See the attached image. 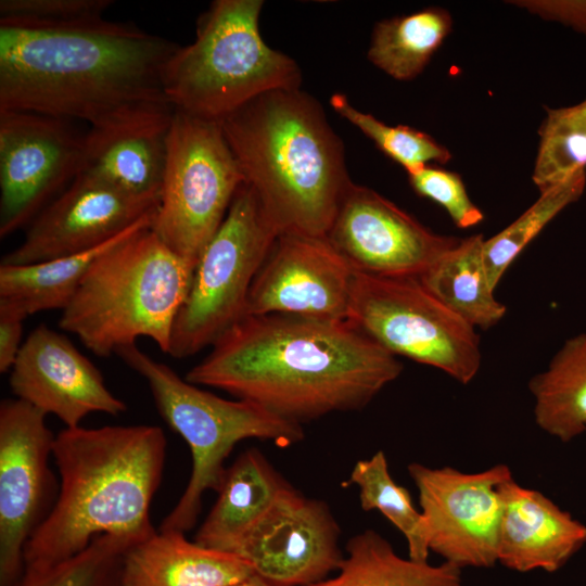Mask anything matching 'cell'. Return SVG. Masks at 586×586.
<instances>
[{
    "label": "cell",
    "mask_w": 586,
    "mask_h": 586,
    "mask_svg": "<svg viewBox=\"0 0 586 586\" xmlns=\"http://www.w3.org/2000/svg\"><path fill=\"white\" fill-rule=\"evenodd\" d=\"M402 370L349 319L246 315L184 379L302 424L361 409Z\"/></svg>",
    "instance_id": "6da1fadb"
},
{
    "label": "cell",
    "mask_w": 586,
    "mask_h": 586,
    "mask_svg": "<svg viewBox=\"0 0 586 586\" xmlns=\"http://www.w3.org/2000/svg\"><path fill=\"white\" fill-rule=\"evenodd\" d=\"M178 46L104 17L47 26L0 23V111L101 127L174 109L163 74Z\"/></svg>",
    "instance_id": "7a4b0ae2"
},
{
    "label": "cell",
    "mask_w": 586,
    "mask_h": 586,
    "mask_svg": "<svg viewBox=\"0 0 586 586\" xmlns=\"http://www.w3.org/2000/svg\"><path fill=\"white\" fill-rule=\"evenodd\" d=\"M166 437L156 425L65 428L55 435L56 501L28 540L24 574L42 573L100 535L142 542L153 534L150 506L161 484Z\"/></svg>",
    "instance_id": "3957f363"
},
{
    "label": "cell",
    "mask_w": 586,
    "mask_h": 586,
    "mask_svg": "<svg viewBox=\"0 0 586 586\" xmlns=\"http://www.w3.org/2000/svg\"><path fill=\"white\" fill-rule=\"evenodd\" d=\"M219 124L278 234L327 235L353 181L321 104L301 88L276 89Z\"/></svg>",
    "instance_id": "277c9868"
},
{
    "label": "cell",
    "mask_w": 586,
    "mask_h": 586,
    "mask_svg": "<svg viewBox=\"0 0 586 586\" xmlns=\"http://www.w3.org/2000/svg\"><path fill=\"white\" fill-rule=\"evenodd\" d=\"M193 273L151 228L143 229L93 262L62 310L60 328L100 357L136 344L139 337L152 340L168 354Z\"/></svg>",
    "instance_id": "5b68a950"
},
{
    "label": "cell",
    "mask_w": 586,
    "mask_h": 586,
    "mask_svg": "<svg viewBox=\"0 0 586 586\" xmlns=\"http://www.w3.org/2000/svg\"><path fill=\"white\" fill-rule=\"evenodd\" d=\"M262 0H215L199 17L192 43L178 46L163 87L175 110L219 122L254 98L300 89L302 73L259 31Z\"/></svg>",
    "instance_id": "8992f818"
},
{
    "label": "cell",
    "mask_w": 586,
    "mask_h": 586,
    "mask_svg": "<svg viewBox=\"0 0 586 586\" xmlns=\"http://www.w3.org/2000/svg\"><path fill=\"white\" fill-rule=\"evenodd\" d=\"M115 354L148 383L158 413L188 444L192 472L184 492L160 525V532L190 531L201 513L207 491L217 492L225 461L246 438L272 441L286 447L304 437L302 424L282 419L244 399H226L179 377L137 344Z\"/></svg>",
    "instance_id": "52a82bcc"
},
{
    "label": "cell",
    "mask_w": 586,
    "mask_h": 586,
    "mask_svg": "<svg viewBox=\"0 0 586 586\" xmlns=\"http://www.w3.org/2000/svg\"><path fill=\"white\" fill-rule=\"evenodd\" d=\"M243 182L219 122L174 110L152 232L194 272Z\"/></svg>",
    "instance_id": "ba28073f"
},
{
    "label": "cell",
    "mask_w": 586,
    "mask_h": 586,
    "mask_svg": "<svg viewBox=\"0 0 586 586\" xmlns=\"http://www.w3.org/2000/svg\"><path fill=\"white\" fill-rule=\"evenodd\" d=\"M278 235L254 190L243 182L198 262L167 355L193 356L247 315L252 283Z\"/></svg>",
    "instance_id": "9c48e42d"
},
{
    "label": "cell",
    "mask_w": 586,
    "mask_h": 586,
    "mask_svg": "<svg viewBox=\"0 0 586 586\" xmlns=\"http://www.w3.org/2000/svg\"><path fill=\"white\" fill-rule=\"evenodd\" d=\"M348 319L394 356L435 367L461 384L481 366L480 337L419 277L356 271Z\"/></svg>",
    "instance_id": "30bf717a"
},
{
    "label": "cell",
    "mask_w": 586,
    "mask_h": 586,
    "mask_svg": "<svg viewBox=\"0 0 586 586\" xmlns=\"http://www.w3.org/2000/svg\"><path fill=\"white\" fill-rule=\"evenodd\" d=\"M46 417L16 397L0 404V586L20 584L25 547L58 498Z\"/></svg>",
    "instance_id": "8fae6325"
},
{
    "label": "cell",
    "mask_w": 586,
    "mask_h": 586,
    "mask_svg": "<svg viewBox=\"0 0 586 586\" xmlns=\"http://www.w3.org/2000/svg\"><path fill=\"white\" fill-rule=\"evenodd\" d=\"M73 120L0 111V238L29 226L81 169L86 132Z\"/></svg>",
    "instance_id": "7c38bea8"
},
{
    "label": "cell",
    "mask_w": 586,
    "mask_h": 586,
    "mask_svg": "<svg viewBox=\"0 0 586 586\" xmlns=\"http://www.w3.org/2000/svg\"><path fill=\"white\" fill-rule=\"evenodd\" d=\"M408 472L419 492L430 550L462 568H491L498 562L504 511L500 486L512 479L506 464L475 473L413 462Z\"/></svg>",
    "instance_id": "4fadbf2b"
},
{
    "label": "cell",
    "mask_w": 586,
    "mask_h": 586,
    "mask_svg": "<svg viewBox=\"0 0 586 586\" xmlns=\"http://www.w3.org/2000/svg\"><path fill=\"white\" fill-rule=\"evenodd\" d=\"M355 271L420 277L460 241L437 234L374 190L352 182L326 235Z\"/></svg>",
    "instance_id": "5bb4252c"
},
{
    "label": "cell",
    "mask_w": 586,
    "mask_h": 586,
    "mask_svg": "<svg viewBox=\"0 0 586 586\" xmlns=\"http://www.w3.org/2000/svg\"><path fill=\"white\" fill-rule=\"evenodd\" d=\"M356 271L326 235H278L258 270L247 315L348 319Z\"/></svg>",
    "instance_id": "9a60e30c"
},
{
    "label": "cell",
    "mask_w": 586,
    "mask_h": 586,
    "mask_svg": "<svg viewBox=\"0 0 586 586\" xmlns=\"http://www.w3.org/2000/svg\"><path fill=\"white\" fill-rule=\"evenodd\" d=\"M158 201L135 196L78 174L29 224L2 265H29L100 246L155 214Z\"/></svg>",
    "instance_id": "2e32d148"
},
{
    "label": "cell",
    "mask_w": 586,
    "mask_h": 586,
    "mask_svg": "<svg viewBox=\"0 0 586 586\" xmlns=\"http://www.w3.org/2000/svg\"><path fill=\"white\" fill-rule=\"evenodd\" d=\"M339 535L327 504L292 487L250 531L235 555L272 586H309L340 568Z\"/></svg>",
    "instance_id": "e0dca14e"
},
{
    "label": "cell",
    "mask_w": 586,
    "mask_h": 586,
    "mask_svg": "<svg viewBox=\"0 0 586 586\" xmlns=\"http://www.w3.org/2000/svg\"><path fill=\"white\" fill-rule=\"evenodd\" d=\"M10 371L15 397L58 417L65 428L79 426L93 412L116 417L127 409L72 341L43 323L28 334Z\"/></svg>",
    "instance_id": "ac0fdd59"
},
{
    "label": "cell",
    "mask_w": 586,
    "mask_h": 586,
    "mask_svg": "<svg viewBox=\"0 0 586 586\" xmlns=\"http://www.w3.org/2000/svg\"><path fill=\"white\" fill-rule=\"evenodd\" d=\"M174 110L144 112L90 127L79 174L160 202Z\"/></svg>",
    "instance_id": "d6986e66"
},
{
    "label": "cell",
    "mask_w": 586,
    "mask_h": 586,
    "mask_svg": "<svg viewBox=\"0 0 586 586\" xmlns=\"http://www.w3.org/2000/svg\"><path fill=\"white\" fill-rule=\"evenodd\" d=\"M504 511L498 562L517 572L561 569L585 544L586 525L543 493L510 479L500 486Z\"/></svg>",
    "instance_id": "ffe728a7"
},
{
    "label": "cell",
    "mask_w": 586,
    "mask_h": 586,
    "mask_svg": "<svg viewBox=\"0 0 586 586\" xmlns=\"http://www.w3.org/2000/svg\"><path fill=\"white\" fill-rule=\"evenodd\" d=\"M256 574L245 559L160 532L135 544L124 558L122 586H227Z\"/></svg>",
    "instance_id": "44dd1931"
},
{
    "label": "cell",
    "mask_w": 586,
    "mask_h": 586,
    "mask_svg": "<svg viewBox=\"0 0 586 586\" xmlns=\"http://www.w3.org/2000/svg\"><path fill=\"white\" fill-rule=\"evenodd\" d=\"M290 488L258 449H246L226 468L216 502L194 542L235 555L244 537Z\"/></svg>",
    "instance_id": "7402d4cb"
},
{
    "label": "cell",
    "mask_w": 586,
    "mask_h": 586,
    "mask_svg": "<svg viewBox=\"0 0 586 586\" xmlns=\"http://www.w3.org/2000/svg\"><path fill=\"white\" fill-rule=\"evenodd\" d=\"M153 215L92 250L29 265L0 264V307L26 317L44 310H63L72 301L93 262L128 237L151 228Z\"/></svg>",
    "instance_id": "603a6c76"
},
{
    "label": "cell",
    "mask_w": 586,
    "mask_h": 586,
    "mask_svg": "<svg viewBox=\"0 0 586 586\" xmlns=\"http://www.w3.org/2000/svg\"><path fill=\"white\" fill-rule=\"evenodd\" d=\"M482 234L460 239L419 279L448 309L473 328L489 329L507 308L494 296L484 263Z\"/></svg>",
    "instance_id": "cb8c5ba5"
},
{
    "label": "cell",
    "mask_w": 586,
    "mask_h": 586,
    "mask_svg": "<svg viewBox=\"0 0 586 586\" xmlns=\"http://www.w3.org/2000/svg\"><path fill=\"white\" fill-rule=\"evenodd\" d=\"M536 424L568 443L586 431V333L568 339L548 368L533 377Z\"/></svg>",
    "instance_id": "d4e9b609"
},
{
    "label": "cell",
    "mask_w": 586,
    "mask_h": 586,
    "mask_svg": "<svg viewBox=\"0 0 586 586\" xmlns=\"http://www.w3.org/2000/svg\"><path fill=\"white\" fill-rule=\"evenodd\" d=\"M335 577L309 586H463L461 569L399 557L373 530L352 537Z\"/></svg>",
    "instance_id": "484cf974"
},
{
    "label": "cell",
    "mask_w": 586,
    "mask_h": 586,
    "mask_svg": "<svg viewBox=\"0 0 586 586\" xmlns=\"http://www.w3.org/2000/svg\"><path fill=\"white\" fill-rule=\"evenodd\" d=\"M451 28L450 13L438 7L378 22L367 58L394 79L411 80L424 71Z\"/></svg>",
    "instance_id": "4316f807"
},
{
    "label": "cell",
    "mask_w": 586,
    "mask_h": 586,
    "mask_svg": "<svg viewBox=\"0 0 586 586\" xmlns=\"http://www.w3.org/2000/svg\"><path fill=\"white\" fill-rule=\"evenodd\" d=\"M348 483L358 487L362 510H379L403 533L408 558L426 562L430 548L424 518L413 507L409 492L392 479L385 454L379 450L371 458L357 461Z\"/></svg>",
    "instance_id": "83f0119b"
},
{
    "label": "cell",
    "mask_w": 586,
    "mask_h": 586,
    "mask_svg": "<svg viewBox=\"0 0 586 586\" xmlns=\"http://www.w3.org/2000/svg\"><path fill=\"white\" fill-rule=\"evenodd\" d=\"M585 187L586 170H583L539 192V198L514 221L484 240V263L494 290L520 253L560 212L582 196Z\"/></svg>",
    "instance_id": "f1b7e54d"
},
{
    "label": "cell",
    "mask_w": 586,
    "mask_h": 586,
    "mask_svg": "<svg viewBox=\"0 0 586 586\" xmlns=\"http://www.w3.org/2000/svg\"><path fill=\"white\" fill-rule=\"evenodd\" d=\"M545 111L532 175L539 192L586 170V99Z\"/></svg>",
    "instance_id": "f546056e"
},
{
    "label": "cell",
    "mask_w": 586,
    "mask_h": 586,
    "mask_svg": "<svg viewBox=\"0 0 586 586\" xmlns=\"http://www.w3.org/2000/svg\"><path fill=\"white\" fill-rule=\"evenodd\" d=\"M330 105L341 117L372 140L381 152L398 163L407 174L433 162L446 164L453 157L446 146L426 132L405 125H387L373 115L357 110L344 93H333Z\"/></svg>",
    "instance_id": "4dcf8cb0"
},
{
    "label": "cell",
    "mask_w": 586,
    "mask_h": 586,
    "mask_svg": "<svg viewBox=\"0 0 586 586\" xmlns=\"http://www.w3.org/2000/svg\"><path fill=\"white\" fill-rule=\"evenodd\" d=\"M137 543L123 536H97L66 561L39 574L23 575L17 586H122L125 555Z\"/></svg>",
    "instance_id": "1f68e13d"
},
{
    "label": "cell",
    "mask_w": 586,
    "mask_h": 586,
    "mask_svg": "<svg viewBox=\"0 0 586 586\" xmlns=\"http://www.w3.org/2000/svg\"><path fill=\"white\" fill-rule=\"evenodd\" d=\"M407 175L412 190L442 206L458 228H471L484 219L459 174L428 165Z\"/></svg>",
    "instance_id": "d6a6232c"
},
{
    "label": "cell",
    "mask_w": 586,
    "mask_h": 586,
    "mask_svg": "<svg viewBox=\"0 0 586 586\" xmlns=\"http://www.w3.org/2000/svg\"><path fill=\"white\" fill-rule=\"evenodd\" d=\"M111 0H1L0 23L63 25L103 17Z\"/></svg>",
    "instance_id": "836d02e7"
},
{
    "label": "cell",
    "mask_w": 586,
    "mask_h": 586,
    "mask_svg": "<svg viewBox=\"0 0 586 586\" xmlns=\"http://www.w3.org/2000/svg\"><path fill=\"white\" fill-rule=\"evenodd\" d=\"M544 20L561 23L586 36V0L509 1Z\"/></svg>",
    "instance_id": "e575fe53"
},
{
    "label": "cell",
    "mask_w": 586,
    "mask_h": 586,
    "mask_svg": "<svg viewBox=\"0 0 586 586\" xmlns=\"http://www.w3.org/2000/svg\"><path fill=\"white\" fill-rule=\"evenodd\" d=\"M27 317L16 310L0 307V372L12 369L23 346V324Z\"/></svg>",
    "instance_id": "d590c367"
},
{
    "label": "cell",
    "mask_w": 586,
    "mask_h": 586,
    "mask_svg": "<svg viewBox=\"0 0 586 586\" xmlns=\"http://www.w3.org/2000/svg\"><path fill=\"white\" fill-rule=\"evenodd\" d=\"M227 586H272V585L266 582L264 578H262L257 574H254L246 579H243L241 582L227 585Z\"/></svg>",
    "instance_id": "8d00e7d4"
}]
</instances>
